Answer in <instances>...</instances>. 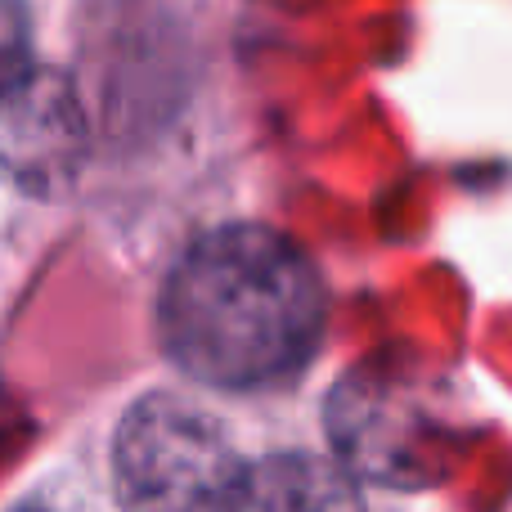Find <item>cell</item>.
<instances>
[{"instance_id": "obj_1", "label": "cell", "mask_w": 512, "mask_h": 512, "mask_svg": "<svg viewBox=\"0 0 512 512\" xmlns=\"http://www.w3.org/2000/svg\"><path fill=\"white\" fill-rule=\"evenodd\" d=\"M167 355L212 387H261L301 369L324 328V283L297 243L225 225L176 261L158 306Z\"/></svg>"}, {"instance_id": "obj_2", "label": "cell", "mask_w": 512, "mask_h": 512, "mask_svg": "<svg viewBox=\"0 0 512 512\" xmlns=\"http://www.w3.org/2000/svg\"><path fill=\"white\" fill-rule=\"evenodd\" d=\"M113 481L126 512H225L243 459L203 409L144 396L113 436Z\"/></svg>"}, {"instance_id": "obj_3", "label": "cell", "mask_w": 512, "mask_h": 512, "mask_svg": "<svg viewBox=\"0 0 512 512\" xmlns=\"http://www.w3.org/2000/svg\"><path fill=\"white\" fill-rule=\"evenodd\" d=\"M86 122L77 90L54 68L32 63L18 41L0 45V176L27 194L54 198L77 180Z\"/></svg>"}, {"instance_id": "obj_4", "label": "cell", "mask_w": 512, "mask_h": 512, "mask_svg": "<svg viewBox=\"0 0 512 512\" xmlns=\"http://www.w3.org/2000/svg\"><path fill=\"white\" fill-rule=\"evenodd\" d=\"M328 427L342 459L360 477L387 481V486H414V481L436 477L441 436L427 409L409 391H400V382L355 373L351 382L337 387L328 405Z\"/></svg>"}, {"instance_id": "obj_5", "label": "cell", "mask_w": 512, "mask_h": 512, "mask_svg": "<svg viewBox=\"0 0 512 512\" xmlns=\"http://www.w3.org/2000/svg\"><path fill=\"white\" fill-rule=\"evenodd\" d=\"M225 512H364L351 472L319 454H270L243 468Z\"/></svg>"}, {"instance_id": "obj_6", "label": "cell", "mask_w": 512, "mask_h": 512, "mask_svg": "<svg viewBox=\"0 0 512 512\" xmlns=\"http://www.w3.org/2000/svg\"><path fill=\"white\" fill-rule=\"evenodd\" d=\"M18 512H45V508H18Z\"/></svg>"}]
</instances>
